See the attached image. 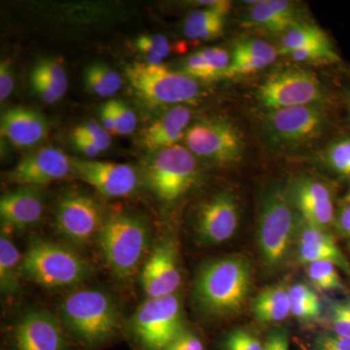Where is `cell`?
<instances>
[{
    "instance_id": "27",
    "label": "cell",
    "mask_w": 350,
    "mask_h": 350,
    "mask_svg": "<svg viewBox=\"0 0 350 350\" xmlns=\"http://www.w3.org/2000/svg\"><path fill=\"white\" fill-rule=\"evenodd\" d=\"M22 261L19 250L12 239L2 232L0 238V288L6 295L16 294L20 290Z\"/></svg>"
},
{
    "instance_id": "12",
    "label": "cell",
    "mask_w": 350,
    "mask_h": 350,
    "mask_svg": "<svg viewBox=\"0 0 350 350\" xmlns=\"http://www.w3.org/2000/svg\"><path fill=\"white\" fill-rule=\"evenodd\" d=\"M62 323L45 310L25 313L14 326L9 337L10 350H72Z\"/></svg>"
},
{
    "instance_id": "1",
    "label": "cell",
    "mask_w": 350,
    "mask_h": 350,
    "mask_svg": "<svg viewBox=\"0 0 350 350\" xmlns=\"http://www.w3.org/2000/svg\"><path fill=\"white\" fill-rule=\"evenodd\" d=\"M59 310L68 337L84 350H98L110 344L121 328L118 304L103 290H75L64 297Z\"/></svg>"
},
{
    "instance_id": "48",
    "label": "cell",
    "mask_w": 350,
    "mask_h": 350,
    "mask_svg": "<svg viewBox=\"0 0 350 350\" xmlns=\"http://www.w3.org/2000/svg\"><path fill=\"white\" fill-rule=\"evenodd\" d=\"M345 202H350V190L349 194H347V197L345 198Z\"/></svg>"
},
{
    "instance_id": "11",
    "label": "cell",
    "mask_w": 350,
    "mask_h": 350,
    "mask_svg": "<svg viewBox=\"0 0 350 350\" xmlns=\"http://www.w3.org/2000/svg\"><path fill=\"white\" fill-rule=\"evenodd\" d=\"M103 223L100 206L89 196L69 193L57 202L55 217L57 231L75 245L93 243L100 236Z\"/></svg>"
},
{
    "instance_id": "45",
    "label": "cell",
    "mask_w": 350,
    "mask_h": 350,
    "mask_svg": "<svg viewBox=\"0 0 350 350\" xmlns=\"http://www.w3.org/2000/svg\"><path fill=\"white\" fill-rule=\"evenodd\" d=\"M73 142H75L76 148L78 149L85 156L89 158H94L100 155V150L91 139L78 133L77 131H73L72 135Z\"/></svg>"
},
{
    "instance_id": "26",
    "label": "cell",
    "mask_w": 350,
    "mask_h": 350,
    "mask_svg": "<svg viewBox=\"0 0 350 350\" xmlns=\"http://www.w3.org/2000/svg\"><path fill=\"white\" fill-rule=\"evenodd\" d=\"M252 310L255 317L262 323L286 319L291 313L289 289L282 285L266 288L255 298Z\"/></svg>"
},
{
    "instance_id": "18",
    "label": "cell",
    "mask_w": 350,
    "mask_h": 350,
    "mask_svg": "<svg viewBox=\"0 0 350 350\" xmlns=\"http://www.w3.org/2000/svg\"><path fill=\"white\" fill-rule=\"evenodd\" d=\"M290 197L308 225L324 230L333 222V200L325 184L312 178L300 179L295 183Z\"/></svg>"
},
{
    "instance_id": "4",
    "label": "cell",
    "mask_w": 350,
    "mask_h": 350,
    "mask_svg": "<svg viewBox=\"0 0 350 350\" xmlns=\"http://www.w3.org/2000/svg\"><path fill=\"white\" fill-rule=\"evenodd\" d=\"M98 245L108 268L120 280L137 273L150 243V230L142 219L114 214L103 223Z\"/></svg>"
},
{
    "instance_id": "2",
    "label": "cell",
    "mask_w": 350,
    "mask_h": 350,
    "mask_svg": "<svg viewBox=\"0 0 350 350\" xmlns=\"http://www.w3.org/2000/svg\"><path fill=\"white\" fill-rule=\"evenodd\" d=\"M252 282L250 262L241 257L213 260L200 268L194 296L200 310L213 317L236 314L245 304Z\"/></svg>"
},
{
    "instance_id": "46",
    "label": "cell",
    "mask_w": 350,
    "mask_h": 350,
    "mask_svg": "<svg viewBox=\"0 0 350 350\" xmlns=\"http://www.w3.org/2000/svg\"><path fill=\"white\" fill-rule=\"evenodd\" d=\"M100 118L103 128L108 133H117L116 123H115L114 112H113L111 100L105 103L100 108Z\"/></svg>"
},
{
    "instance_id": "21",
    "label": "cell",
    "mask_w": 350,
    "mask_h": 350,
    "mask_svg": "<svg viewBox=\"0 0 350 350\" xmlns=\"http://www.w3.org/2000/svg\"><path fill=\"white\" fill-rule=\"evenodd\" d=\"M47 133V121L40 113L19 107L2 114L1 135L16 146H31L42 140Z\"/></svg>"
},
{
    "instance_id": "43",
    "label": "cell",
    "mask_w": 350,
    "mask_h": 350,
    "mask_svg": "<svg viewBox=\"0 0 350 350\" xmlns=\"http://www.w3.org/2000/svg\"><path fill=\"white\" fill-rule=\"evenodd\" d=\"M31 83L36 93L45 103L52 105V103H55L59 100V96H57L49 83L46 81L42 76L34 72V71L31 72Z\"/></svg>"
},
{
    "instance_id": "49",
    "label": "cell",
    "mask_w": 350,
    "mask_h": 350,
    "mask_svg": "<svg viewBox=\"0 0 350 350\" xmlns=\"http://www.w3.org/2000/svg\"><path fill=\"white\" fill-rule=\"evenodd\" d=\"M349 112H350V100H349Z\"/></svg>"
},
{
    "instance_id": "44",
    "label": "cell",
    "mask_w": 350,
    "mask_h": 350,
    "mask_svg": "<svg viewBox=\"0 0 350 350\" xmlns=\"http://www.w3.org/2000/svg\"><path fill=\"white\" fill-rule=\"evenodd\" d=\"M14 78L10 64L2 62L0 64V100L4 101L13 91Z\"/></svg>"
},
{
    "instance_id": "17",
    "label": "cell",
    "mask_w": 350,
    "mask_h": 350,
    "mask_svg": "<svg viewBox=\"0 0 350 350\" xmlns=\"http://www.w3.org/2000/svg\"><path fill=\"white\" fill-rule=\"evenodd\" d=\"M324 123V114L317 105L271 110L267 124L271 133L285 142H301L317 135Z\"/></svg>"
},
{
    "instance_id": "22",
    "label": "cell",
    "mask_w": 350,
    "mask_h": 350,
    "mask_svg": "<svg viewBox=\"0 0 350 350\" xmlns=\"http://www.w3.org/2000/svg\"><path fill=\"white\" fill-rule=\"evenodd\" d=\"M299 259L305 264L329 262L350 273V265L331 234L306 223L298 238Z\"/></svg>"
},
{
    "instance_id": "16",
    "label": "cell",
    "mask_w": 350,
    "mask_h": 350,
    "mask_svg": "<svg viewBox=\"0 0 350 350\" xmlns=\"http://www.w3.org/2000/svg\"><path fill=\"white\" fill-rule=\"evenodd\" d=\"M142 286L148 299L174 295L180 286L176 248L170 241H163L154 248L142 273Z\"/></svg>"
},
{
    "instance_id": "32",
    "label": "cell",
    "mask_w": 350,
    "mask_h": 350,
    "mask_svg": "<svg viewBox=\"0 0 350 350\" xmlns=\"http://www.w3.org/2000/svg\"><path fill=\"white\" fill-rule=\"evenodd\" d=\"M135 46L144 55L146 63L151 64H163V59L169 57L172 51L169 40L162 34L139 36Z\"/></svg>"
},
{
    "instance_id": "30",
    "label": "cell",
    "mask_w": 350,
    "mask_h": 350,
    "mask_svg": "<svg viewBox=\"0 0 350 350\" xmlns=\"http://www.w3.org/2000/svg\"><path fill=\"white\" fill-rule=\"evenodd\" d=\"M291 313L300 320L317 319L321 312L319 297L312 288L298 283L289 288Z\"/></svg>"
},
{
    "instance_id": "39",
    "label": "cell",
    "mask_w": 350,
    "mask_h": 350,
    "mask_svg": "<svg viewBox=\"0 0 350 350\" xmlns=\"http://www.w3.org/2000/svg\"><path fill=\"white\" fill-rule=\"evenodd\" d=\"M75 131L91 139L100 148V151H107L111 145L110 133L96 122H87L84 125L77 126Z\"/></svg>"
},
{
    "instance_id": "34",
    "label": "cell",
    "mask_w": 350,
    "mask_h": 350,
    "mask_svg": "<svg viewBox=\"0 0 350 350\" xmlns=\"http://www.w3.org/2000/svg\"><path fill=\"white\" fill-rule=\"evenodd\" d=\"M32 71L42 76L55 90L59 98H63L64 94L68 91V75L61 64L54 59H43L36 64Z\"/></svg>"
},
{
    "instance_id": "14",
    "label": "cell",
    "mask_w": 350,
    "mask_h": 350,
    "mask_svg": "<svg viewBox=\"0 0 350 350\" xmlns=\"http://www.w3.org/2000/svg\"><path fill=\"white\" fill-rule=\"evenodd\" d=\"M72 167L76 174L108 198L125 197L137 188L138 176L135 170L122 163L75 160Z\"/></svg>"
},
{
    "instance_id": "35",
    "label": "cell",
    "mask_w": 350,
    "mask_h": 350,
    "mask_svg": "<svg viewBox=\"0 0 350 350\" xmlns=\"http://www.w3.org/2000/svg\"><path fill=\"white\" fill-rule=\"evenodd\" d=\"M325 161L338 174L350 176V138H345L329 147Z\"/></svg>"
},
{
    "instance_id": "8",
    "label": "cell",
    "mask_w": 350,
    "mask_h": 350,
    "mask_svg": "<svg viewBox=\"0 0 350 350\" xmlns=\"http://www.w3.org/2000/svg\"><path fill=\"white\" fill-rule=\"evenodd\" d=\"M185 328L180 301L174 294L148 299L131 322V333L144 350H165Z\"/></svg>"
},
{
    "instance_id": "36",
    "label": "cell",
    "mask_w": 350,
    "mask_h": 350,
    "mask_svg": "<svg viewBox=\"0 0 350 350\" xmlns=\"http://www.w3.org/2000/svg\"><path fill=\"white\" fill-rule=\"evenodd\" d=\"M223 350H264V344L254 334L245 329H236L228 334Z\"/></svg>"
},
{
    "instance_id": "33",
    "label": "cell",
    "mask_w": 350,
    "mask_h": 350,
    "mask_svg": "<svg viewBox=\"0 0 350 350\" xmlns=\"http://www.w3.org/2000/svg\"><path fill=\"white\" fill-rule=\"evenodd\" d=\"M288 56L299 63L314 64H336L340 59L336 51L334 50L331 41L293 51Z\"/></svg>"
},
{
    "instance_id": "50",
    "label": "cell",
    "mask_w": 350,
    "mask_h": 350,
    "mask_svg": "<svg viewBox=\"0 0 350 350\" xmlns=\"http://www.w3.org/2000/svg\"><path fill=\"white\" fill-rule=\"evenodd\" d=\"M349 246H350V244H349Z\"/></svg>"
},
{
    "instance_id": "19",
    "label": "cell",
    "mask_w": 350,
    "mask_h": 350,
    "mask_svg": "<svg viewBox=\"0 0 350 350\" xmlns=\"http://www.w3.org/2000/svg\"><path fill=\"white\" fill-rule=\"evenodd\" d=\"M301 11L293 2L266 0L251 4L243 18V25L273 33H282L301 22Z\"/></svg>"
},
{
    "instance_id": "5",
    "label": "cell",
    "mask_w": 350,
    "mask_h": 350,
    "mask_svg": "<svg viewBox=\"0 0 350 350\" xmlns=\"http://www.w3.org/2000/svg\"><path fill=\"white\" fill-rule=\"evenodd\" d=\"M296 231L291 197L280 186L262 195L258 224V244L269 267H278L289 254Z\"/></svg>"
},
{
    "instance_id": "47",
    "label": "cell",
    "mask_w": 350,
    "mask_h": 350,
    "mask_svg": "<svg viewBox=\"0 0 350 350\" xmlns=\"http://www.w3.org/2000/svg\"><path fill=\"white\" fill-rule=\"evenodd\" d=\"M338 230L347 238H350V202H345L338 215Z\"/></svg>"
},
{
    "instance_id": "20",
    "label": "cell",
    "mask_w": 350,
    "mask_h": 350,
    "mask_svg": "<svg viewBox=\"0 0 350 350\" xmlns=\"http://www.w3.org/2000/svg\"><path fill=\"white\" fill-rule=\"evenodd\" d=\"M44 211L43 196L36 187H21L0 200L2 223L24 230L38 224Z\"/></svg>"
},
{
    "instance_id": "37",
    "label": "cell",
    "mask_w": 350,
    "mask_h": 350,
    "mask_svg": "<svg viewBox=\"0 0 350 350\" xmlns=\"http://www.w3.org/2000/svg\"><path fill=\"white\" fill-rule=\"evenodd\" d=\"M330 312L334 333L350 338V301H334Z\"/></svg>"
},
{
    "instance_id": "13",
    "label": "cell",
    "mask_w": 350,
    "mask_h": 350,
    "mask_svg": "<svg viewBox=\"0 0 350 350\" xmlns=\"http://www.w3.org/2000/svg\"><path fill=\"white\" fill-rule=\"evenodd\" d=\"M72 167L68 157L53 147L25 156L8 174L9 180L22 187H36L68 176Z\"/></svg>"
},
{
    "instance_id": "24",
    "label": "cell",
    "mask_w": 350,
    "mask_h": 350,
    "mask_svg": "<svg viewBox=\"0 0 350 350\" xmlns=\"http://www.w3.org/2000/svg\"><path fill=\"white\" fill-rule=\"evenodd\" d=\"M206 8L189 14L184 23V33L194 40H213L222 36L225 16L231 9V2L225 0L199 1Z\"/></svg>"
},
{
    "instance_id": "25",
    "label": "cell",
    "mask_w": 350,
    "mask_h": 350,
    "mask_svg": "<svg viewBox=\"0 0 350 350\" xmlns=\"http://www.w3.org/2000/svg\"><path fill=\"white\" fill-rule=\"evenodd\" d=\"M190 120L189 108L181 105L172 107L145 131L142 135V144L152 151L174 146L183 135Z\"/></svg>"
},
{
    "instance_id": "28",
    "label": "cell",
    "mask_w": 350,
    "mask_h": 350,
    "mask_svg": "<svg viewBox=\"0 0 350 350\" xmlns=\"http://www.w3.org/2000/svg\"><path fill=\"white\" fill-rule=\"evenodd\" d=\"M327 42H330L328 36L317 25L300 23L283 34L278 53L289 55L293 51Z\"/></svg>"
},
{
    "instance_id": "40",
    "label": "cell",
    "mask_w": 350,
    "mask_h": 350,
    "mask_svg": "<svg viewBox=\"0 0 350 350\" xmlns=\"http://www.w3.org/2000/svg\"><path fill=\"white\" fill-rule=\"evenodd\" d=\"M312 350H350V338L340 337L334 332H324L313 340Z\"/></svg>"
},
{
    "instance_id": "10",
    "label": "cell",
    "mask_w": 350,
    "mask_h": 350,
    "mask_svg": "<svg viewBox=\"0 0 350 350\" xmlns=\"http://www.w3.org/2000/svg\"><path fill=\"white\" fill-rule=\"evenodd\" d=\"M258 96L271 110L317 105L322 98V88L312 73L286 69L269 77L260 87Z\"/></svg>"
},
{
    "instance_id": "23",
    "label": "cell",
    "mask_w": 350,
    "mask_h": 350,
    "mask_svg": "<svg viewBox=\"0 0 350 350\" xmlns=\"http://www.w3.org/2000/svg\"><path fill=\"white\" fill-rule=\"evenodd\" d=\"M278 51L262 39H245L234 46L225 78L253 75L275 61Z\"/></svg>"
},
{
    "instance_id": "9",
    "label": "cell",
    "mask_w": 350,
    "mask_h": 350,
    "mask_svg": "<svg viewBox=\"0 0 350 350\" xmlns=\"http://www.w3.org/2000/svg\"><path fill=\"white\" fill-rule=\"evenodd\" d=\"M185 140L195 156L214 163H236L243 155V138L225 120H200L187 129Z\"/></svg>"
},
{
    "instance_id": "29",
    "label": "cell",
    "mask_w": 350,
    "mask_h": 350,
    "mask_svg": "<svg viewBox=\"0 0 350 350\" xmlns=\"http://www.w3.org/2000/svg\"><path fill=\"white\" fill-rule=\"evenodd\" d=\"M84 80L88 90L101 98L113 96L123 86V80L118 72L100 64L88 66Z\"/></svg>"
},
{
    "instance_id": "38",
    "label": "cell",
    "mask_w": 350,
    "mask_h": 350,
    "mask_svg": "<svg viewBox=\"0 0 350 350\" xmlns=\"http://www.w3.org/2000/svg\"><path fill=\"white\" fill-rule=\"evenodd\" d=\"M111 103L117 133L124 135H131L137 126V119L135 113L122 101L111 100Z\"/></svg>"
},
{
    "instance_id": "6",
    "label": "cell",
    "mask_w": 350,
    "mask_h": 350,
    "mask_svg": "<svg viewBox=\"0 0 350 350\" xmlns=\"http://www.w3.org/2000/svg\"><path fill=\"white\" fill-rule=\"evenodd\" d=\"M125 73L135 93L153 107L189 103L200 94L197 80L163 64L135 62L126 66Z\"/></svg>"
},
{
    "instance_id": "42",
    "label": "cell",
    "mask_w": 350,
    "mask_h": 350,
    "mask_svg": "<svg viewBox=\"0 0 350 350\" xmlns=\"http://www.w3.org/2000/svg\"><path fill=\"white\" fill-rule=\"evenodd\" d=\"M262 344L264 350H289V333L284 328L271 329Z\"/></svg>"
},
{
    "instance_id": "31",
    "label": "cell",
    "mask_w": 350,
    "mask_h": 350,
    "mask_svg": "<svg viewBox=\"0 0 350 350\" xmlns=\"http://www.w3.org/2000/svg\"><path fill=\"white\" fill-rule=\"evenodd\" d=\"M308 275L312 284L319 290L329 291L344 288L336 266L332 262H314L308 264Z\"/></svg>"
},
{
    "instance_id": "41",
    "label": "cell",
    "mask_w": 350,
    "mask_h": 350,
    "mask_svg": "<svg viewBox=\"0 0 350 350\" xmlns=\"http://www.w3.org/2000/svg\"><path fill=\"white\" fill-rule=\"evenodd\" d=\"M165 350H204V347L195 333L185 328Z\"/></svg>"
},
{
    "instance_id": "15",
    "label": "cell",
    "mask_w": 350,
    "mask_h": 350,
    "mask_svg": "<svg viewBox=\"0 0 350 350\" xmlns=\"http://www.w3.org/2000/svg\"><path fill=\"white\" fill-rule=\"evenodd\" d=\"M239 220L238 204L234 197L221 193L200 207L196 220V231L204 243H224L234 236Z\"/></svg>"
},
{
    "instance_id": "7",
    "label": "cell",
    "mask_w": 350,
    "mask_h": 350,
    "mask_svg": "<svg viewBox=\"0 0 350 350\" xmlns=\"http://www.w3.org/2000/svg\"><path fill=\"white\" fill-rule=\"evenodd\" d=\"M196 156L186 147L174 145L157 151L144 167L145 184L158 199L174 202L194 185Z\"/></svg>"
},
{
    "instance_id": "3",
    "label": "cell",
    "mask_w": 350,
    "mask_h": 350,
    "mask_svg": "<svg viewBox=\"0 0 350 350\" xmlns=\"http://www.w3.org/2000/svg\"><path fill=\"white\" fill-rule=\"evenodd\" d=\"M92 271L91 265L79 253L44 239H33L23 257V276L48 289L77 286Z\"/></svg>"
}]
</instances>
